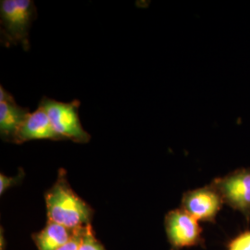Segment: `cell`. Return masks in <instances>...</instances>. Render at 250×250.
Listing matches in <instances>:
<instances>
[{
  "instance_id": "cell-2",
  "label": "cell",
  "mask_w": 250,
  "mask_h": 250,
  "mask_svg": "<svg viewBox=\"0 0 250 250\" xmlns=\"http://www.w3.org/2000/svg\"><path fill=\"white\" fill-rule=\"evenodd\" d=\"M36 14V5L31 0H2L0 2L2 44L7 47L20 44L24 50H28L29 30Z\"/></svg>"
},
{
  "instance_id": "cell-12",
  "label": "cell",
  "mask_w": 250,
  "mask_h": 250,
  "mask_svg": "<svg viewBox=\"0 0 250 250\" xmlns=\"http://www.w3.org/2000/svg\"><path fill=\"white\" fill-rule=\"evenodd\" d=\"M23 175H24V173L21 172L15 177H9L4 173H1L0 174V195H3L11 187L17 185L23 177Z\"/></svg>"
},
{
  "instance_id": "cell-13",
  "label": "cell",
  "mask_w": 250,
  "mask_h": 250,
  "mask_svg": "<svg viewBox=\"0 0 250 250\" xmlns=\"http://www.w3.org/2000/svg\"><path fill=\"white\" fill-rule=\"evenodd\" d=\"M83 230H84V227L76 229L74 231V233H73L71 240L68 242L67 244H65L59 250H79L82 238H83Z\"/></svg>"
},
{
  "instance_id": "cell-8",
  "label": "cell",
  "mask_w": 250,
  "mask_h": 250,
  "mask_svg": "<svg viewBox=\"0 0 250 250\" xmlns=\"http://www.w3.org/2000/svg\"><path fill=\"white\" fill-rule=\"evenodd\" d=\"M32 140H53L62 138L56 133L45 109L40 105L34 112H30L19 130L13 144L21 145Z\"/></svg>"
},
{
  "instance_id": "cell-9",
  "label": "cell",
  "mask_w": 250,
  "mask_h": 250,
  "mask_svg": "<svg viewBox=\"0 0 250 250\" xmlns=\"http://www.w3.org/2000/svg\"><path fill=\"white\" fill-rule=\"evenodd\" d=\"M75 230L47 221L45 227L33 234V239L38 250H59L71 240Z\"/></svg>"
},
{
  "instance_id": "cell-1",
  "label": "cell",
  "mask_w": 250,
  "mask_h": 250,
  "mask_svg": "<svg viewBox=\"0 0 250 250\" xmlns=\"http://www.w3.org/2000/svg\"><path fill=\"white\" fill-rule=\"evenodd\" d=\"M45 199L48 221L71 230L89 225L93 208L73 191L64 169L59 170L58 178L46 191Z\"/></svg>"
},
{
  "instance_id": "cell-3",
  "label": "cell",
  "mask_w": 250,
  "mask_h": 250,
  "mask_svg": "<svg viewBox=\"0 0 250 250\" xmlns=\"http://www.w3.org/2000/svg\"><path fill=\"white\" fill-rule=\"evenodd\" d=\"M39 105L45 109L54 130L62 140H72L78 144L89 142L91 135L81 124L79 100L66 103L44 97L40 100Z\"/></svg>"
},
{
  "instance_id": "cell-11",
  "label": "cell",
  "mask_w": 250,
  "mask_h": 250,
  "mask_svg": "<svg viewBox=\"0 0 250 250\" xmlns=\"http://www.w3.org/2000/svg\"><path fill=\"white\" fill-rule=\"evenodd\" d=\"M228 250H250V231L243 232L232 239Z\"/></svg>"
},
{
  "instance_id": "cell-6",
  "label": "cell",
  "mask_w": 250,
  "mask_h": 250,
  "mask_svg": "<svg viewBox=\"0 0 250 250\" xmlns=\"http://www.w3.org/2000/svg\"><path fill=\"white\" fill-rule=\"evenodd\" d=\"M224 204L221 194L211 184L188 191L182 198V208L198 222H214Z\"/></svg>"
},
{
  "instance_id": "cell-4",
  "label": "cell",
  "mask_w": 250,
  "mask_h": 250,
  "mask_svg": "<svg viewBox=\"0 0 250 250\" xmlns=\"http://www.w3.org/2000/svg\"><path fill=\"white\" fill-rule=\"evenodd\" d=\"M224 203L240 211L250 222V169H238L212 181Z\"/></svg>"
},
{
  "instance_id": "cell-5",
  "label": "cell",
  "mask_w": 250,
  "mask_h": 250,
  "mask_svg": "<svg viewBox=\"0 0 250 250\" xmlns=\"http://www.w3.org/2000/svg\"><path fill=\"white\" fill-rule=\"evenodd\" d=\"M165 229L169 242L174 250L197 246L202 242L198 221L182 208L167 213Z\"/></svg>"
},
{
  "instance_id": "cell-10",
  "label": "cell",
  "mask_w": 250,
  "mask_h": 250,
  "mask_svg": "<svg viewBox=\"0 0 250 250\" xmlns=\"http://www.w3.org/2000/svg\"><path fill=\"white\" fill-rule=\"evenodd\" d=\"M79 250H106L96 238L91 224L84 227Z\"/></svg>"
},
{
  "instance_id": "cell-7",
  "label": "cell",
  "mask_w": 250,
  "mask_h": 250,
  "mask_svg": "<svg viewBox=\"0 0 250 250\" xmlns=\"http://www.w3.org/2000/svg\"><path fill=\"white\" fill-rule=\"evenodd\" d=\"M29 113L28 108L19 106L9 92L0 86V135L4 141L14 142Z\"/></svg>"
}]
</instances>
